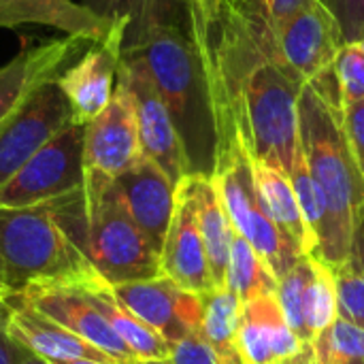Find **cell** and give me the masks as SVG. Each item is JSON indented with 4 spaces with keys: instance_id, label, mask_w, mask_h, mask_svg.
<instances>
[{
    "instance_id": "cell-19",
    "label": "cell",
    "mask_w": 364,
    "mask_h": 364,
    "mask_svg": "<svg viewBox=\"0 0 364 364\" xmlns=\"http://www.w3.org/2000/svg\"><path fill=\"white\" fill-rule=\"evenodd\" d=\"M181 183L188 190L196 211L198 230L207 252L213 284L215 288H222L226 286V269H228L230 247L235 239L232 222L224 209V203L220 198V192L211 175L190 173L181 179Z\"/></svg>"
},
{
    "instance_id": "cell-5",
    "label": "cell",
    "mask_w": 364,
    "mask_h": 364,
    "mask_svg": "<svg viewBox=\"0 0 364 364\" xmlns=\"http://www.w3.org/2000/svg\"><path fill=\"white\" fill-rule=\"evenodd\" d=\"M235 232L252 247L282 279L301 256V247L271 220L256 183L254 151L245 128L218 139L215 166L211 173Z\"/></svg>"
},
{
    "instance_id": "cell-7",
    "label": "cell",
    "mask_w": 364,
    "mask_h": 364,
    "mask_svg": "<svg viewBox=\"0 0 364 364\" xmlns=\"http://www.w3.org/2000/svg\"><path fill=\"white\" fill-rule=\"evenodd\" d=\"M117 81L132 98L143 156L156 162L177 186L186 175H190L183 145L139 53H122Z\"/></svg>"
},
{
    "instance_id": "cell-40",
    "label": "cell",
    "mask_w": 364,
    "mask_h": 364,
    "mask_svg": "<svg viewBox=\"0 0 364 364\" xmlns=\"http://www.w3.org/2000/svg\"><path fill=\"white\" fill-rule=\"evenodd\" d=\"M126 364H171L168 358H132Z\"/></svg>"
},
{
    "instance_id": "cell-22",
    "label": "cell",
    "mask_w": 364,
    "mask_h": 364,
    "mask_svg": "<svg viewBox=\"0 0 364 364\" xmlns=\"http://www.w3.org/2000/svg\"><path fill=\"white\" fill-rule=\"evenodd\" d=\"M254 168H256V183H258L260 196L264 200V207L271 220L301 247L303 254L314 256L316 241L305 224L290 175L256 158H254Z\"/></svg>"
},
{
    "instance_id": "cell-37",
    "label": "cell",
    "mask_w": 364,
    "mask_h": 364,
    "mask_svg": "<svg viewBox=\"0 0 364 364\" xmlns=\"http://www.w3.org/2000/svg\"><path fill=\"white\" fill-rule=\"evenodd\" d=\"M309 0H264L267 11L271 15L273 26L282 23L284 19H288L290 15H294L299 9H303Z\"/></svg>"
},
{
    "instance_id": "cell-20",
    "label": "cell",
    "mask_w": 364,
    "mask_h": 364,
    "mask_svg": "<svg viewBox=\"0 0 364 364\" xmlns=\"http://www.w3.org/2000/svg\"><path fill=\"white\" fill-rule=\"evenodd\" d=\"M81 4L109 23L124 28V53L136 51L160 26L179 23L186 28L179 0H83Z\"/></svg>"
},
{
    "instance_id": "cell-30",
    "label": "cell",
    "mask_w": 364,
    "mask_h": 364,
    "mask_svg": "<svg viewBox=\"0 0 364 364\" xmlns=\"http://www.w3.org/2000/svg\"><path fill=\"white\" fill-rule=\"evenodd\" d=\"M335 70L339 77L346 107L364 100V49L358 41L346 43L341 47L335 60Z\"/></svg>"
},
{
    "instance_id": "cell-43",
    "label": "cell",
    "mask_w": 364,
    "mask_h": 364,
    "mask_svg": "<svg viewBox=\"0 0 364 364\" xmlns=\"http://www.w3.org/2000/svg\"><path fill=\"white\" fill-rule=\"evenodd\" d=\"M358 43H360V45H363V49H364V36H363V38H360V41H358Z\"/></svg>"
},
{
    "instance_id": "cell-2",
    "label": "cell",
    "mask_w": 364,
    "mask_h": 364,
    "mask_svg": "<svg viewBox=\"0 0 364 364\" xmlns=\"http://www.w3.org/2000/svg\"><path fill=\"white\" fill-rule=\"evenodd\" d=\"M139 53L175 124L190 173L211 175L215 166V100L203 49L179 23L156 28Z\"/></svg>"
},
{
    "instance_id": "cell-9",
    "label": "cell",
    "mask_w": 364,
    "mask_h": 364,
    "mask_svg": "<svg viewBox=\"0 0 364 364\" xmlns=\"http://www.w3.org/2000/svg\"><path fill=\"white\" fill-rule=\"evenodd\" d=\"M275 36L284 64L303 85L333 66L346 45L341 26L324 0H309L277 23Z\"/></svg>"
},
{
    "instance_id": "cell-38",
    "label": "cell",
    "mask_w": 364,
    "mask_h": 364,
    "mask_svg": "<svg viewBox=\"0 0 364 364\" xmlns=\"http://www.w3.org/2000/svg\"><path fill=\"white\" fill-rule=\"evenodd\" d=\"M17 364H53V363H49V360H45V358L36 356L34 352H30V350L26 348V350H23V354H21V358L17 360Z\"/></svg>"
},
{
    "instance_id": "cell-15",
    "label": "cell",
    "mask_w": 364,
    "mask_h": 364,
    "mask_svg": "<svg viewBox=\"0 0 364 364\" xmlns=\"http://www.w3.org/2000/svg\"><path fill=\"white\" fill-rule=\"evenodd\" d=\"M162 275L192 294H207L215 288L194 205L183 183H177L173 220L160 252Z\"/></svg>"
},
{
    "instance_id": "cell-13",
    "label": "cell",
    "mask_w": 364,
    "mask_h": 364,
    "mask_svg": "<svg viewBox=\"0 0 364 364\" xmlns=\"http://www.w3.org/2000/svg\"><path fill=\"white\" fill-rule=\"evenodd\" d=\"M143 158L134 105L117 81L109 107L85 124V173L115 179Z\"/></svg>"
},
{
    "instance_id": "cell-34",
    "label": "cell",
    "mask_w": 364,
    "mask_h": 364,
    "mask_svg": "<svg viewBox=\"0 0 364 364\" xmlns=\"http://www.w3.org/2000/svg\"><path fill=\"white\" fill-rule=\"evenodd\" d=\"M343 128L348 134L350 149L354 154V160L364 177V100L346 107L343 113Z\"/></svg>"
},
{
    "instance_id": "cell-33",
    "label": "cell",
    "mask_w": 364,
    "mask_h": 364,
    "mask_svg": "<svg viewBox=\"0 0 364 364\" xmlns=\"http://www.w3.org/2000/svg\"><path fill=\"white\" fill-rule=\"evenodd\" d=\"M220 0H179L183 15H186V30L194 38V43H200L207 34L209 21L215 13Z\"/></svg>"
},
{
    "instance_id": "cell-11",
    "label": "cell",
    "mask_w": 364,
    "mask_h": 364,
    "mask_svg": "<svg viewBox=\"0 0 364 364\" xmlns=\"http://www.w3.org/2000/svg\"><path fill=\"white\" fill-rule=\"evenodd\" d=\"M122 53L124 30L115 28L105 41L92 43L60 73L55 83L70 105L73 122L90 124L109 107L117 87Z\"/></svg>"
},
{
    "instance_id": "cell-25",
    "label": "cell",
    "mask_w": 364,
    "mask_h": 364,
    "mask_svg": "<svg viewBox=\"0 0 364 364\" xmlns=\"http://www.w3.org/2000/svg\"><path fill=\"white\" fill-rule=\"evenodd\" d=\"M314 273H316V256L305 254L282 279H277V292H275L290 328L305 343H311L305 326V294L314 279Z\"/></svg>"
},
{
    "instance_id": "cell-4",
    "label": "cell",
    "mask_w": 364,
    "mask_h": 364,
    "mask_svg": "<svg viewBox=\"0 0 364 364\" xmlns=\"http://www.w3.org/2000/svg\"><path fill=\"white\" fill-rule=\"evenodd\" d=\"M0 260L9 292L32 284H70L100 277L58 224L51 200L0 209Z\"/></svg>"
},
{
    "instance_id": "cell-36",
    "label": "cell",
    "mask_w": 364,
    "mask_h": 364,
    "mask_svg": "<svg viewBox=\"0 0 364 364\" xmlns=\"http://www.w3.org/2000/svg\"><path fill=\"white\" fill-rule=\"evenodd\" d=\"M358 271L364 273V205L358 209L354 218V230H352V243H350V258H348Z\"/></svg>"
},
{
    "instance_id": "cell-18",
    "label": "cell",
    "mask_w": 364,
    "mask_h": 364,
    "mask_svg": "<svg viewBox=\"0 0 364 364\" xmlns=\"http://www.w3.org/2000/svg\"><path fill=\"white\" fill-rule=\"evenodd\" d=\"M4 301L9 305L6 331L9 335L34 352L36 356L53 364L70 363V360H100V363H115L92 343L83 341L75 333L66 331L58 322L49 320L34 307H30L19 294L6 292ZM117 364V363H115Z\"/></svg>"
},
{
    "instance_id": "cell-24",
    "label": "cell",
    "mask_w": 364,
    "mask_h": 364,
    "mask_svg": "<svg viewBox=\"0 0 364 364\" xmlns=\"http://www.w3.org/2000/svg\"><path fill=\"white\" fill-rule=\"evenodd\" d=\"M226 286L241 299V303L277 292V277L273 275L271 267L239 232H235L230 247Z\"/></svg>"
},
{
    "instance_id": "cell-16",
    "label": "cell",
    "mask_w": 364,
    "mask_h": 364,
    "mask_svg": "<svg viewBox=\"0 0 364 364\" xmlns=\"http://www.w3.org/2000/svg\"><path fill=\"white\" fill-rule=\"evenodd\" d=\"M237 348L245 364H286L305 354L311 343L294 335L277 294H264L243 303Z\"/></svg>"
},
{
    "instance_id": "cell-21",
    "label": "cell",
    "mask_w": 364,
    "mask_h": 364,
    "mask_svg": "<svg viewBox=\"0 0 364 364\" xmlns=\"http://www.w3.org/2000/svg\"><path fill=\"white\" fill-rule=\"evenodd\" d=\"M85 292L134 358H168L171 343L151 326L141 322L134 314H130L102 277L87 282Z\"/></svg>"
},
{
    "instance_id": "cell-10",
    "label": "cell",
    "mask_w": 364,
    "mask_h": 364,
    "mask_svg": "<svg viewBox=\"0 0 364 364\" xmlns=\"http://www.w3.org/2000/svg\"><path fill=\"white\" fill-rule=\"evenodd\" d=\"M85 284L87 282L32 284L23 290H17L15 294H19L30 307H34L49 320L58 322L66 331L92 343L96 350H100L117 364L130 363L134 356L94 307L85 292Z\"/></svg>"
},
{
    "instance_id": "cell-3",
    "label": "cell",
    "mask_w": 364,
    "mask_h": 364,
    "mask_svg": "<svg viewBox=\"0 0 364 364\" xmlns=\"http://www.w3.org/2000/svg\"><path fill=\"white\" fill-rule=\"evenodd\" d=\"M299 141L328 211L314 256L335 269L350 258L354 218L364 205V177L348 143L343 113L333 111L309 85L299 100Z\"/></svg>"
},
{
    "instance_id": "cell-39",
    "label": "cell",
    "mask_w": 364,
    "mask_h": 364,
    "mask_svg": "<svg viewBox=\"0 0 364 364\" xmlns=\"http://www.w3.org/2000/svg\"><path fill=\"white\" fill-rule=\"evenodd\" d=\"M286 364H320L316 360V354H314V348H309L305 354H301L299 358H294V360H290V363Z\"/></svg>"
},
{
    "instance_id": "cell-1",
    "label": "cell",
    "mask_w": 364,
    "mask_h": 364,
    "mask_svg": "<svg viewBox=\"0 0 364 364\" xmlns=\"http://www.w3.org/2000/svg\"><path fill=\"white\" fill-rule=\"evenodd\" d=\"M51 205L58 224L109 286L162 275L160 252L130 218L113 179L85 173L81 190Z\"/></svg>"
},
{
    "instance_id": "cell-6",
    "label": "cell",
    "mask_w": 364,
    "mask_h": 364,
    "mask_svg": "<svg viewBox=\"0 0 364 364\" xmlns=\"http://www.w3.org/2000/svg\"><path fill=\"white\" fill-rule=\"evenodd\" d=\"M83 183L85 124L70 122L0 188V209L43 205L81 190Z\"/></svg>"
},
{
    "instance_id": "cell-31",
    "label": "cell",
    "mask_w": 364,
    "mask_h": 364,
    "mask_svg": "<svg viewBox=\"0 0 364 364\" xmlns=\"http://www.w3.org/2000/svg\"><path fill=\"white\" fill-rule=\"evenodd\" d=\"M168 360L171 364H224L222 356L200 333H192L171 343Z\"/></svg>"
},
{
    "instance_id": "cell-27",
    "label": "cell",
    "mask_w": 364,
    "mask_h": 364,
    "mask_svg": "<svg viewBox=\"0 0 364 364\" xmlns=\"http://www.w3.org/2000/svg\"><path fill=\"white\" fill-rule=\"evenodd\" d=\"M320 364H364V328L337 318L311 343Z\"/></svg>"
},
{
    "instance_id": "cell-28",
    "label": "cell",
    "mask_w": 364,
    "mask_h": 364,
    "mask_svg": "<svg viewBox=\"0 0 364 364\" xmlns=\"http://www.w3.org/2000/svg\"><path fill=\"white\" fill-rule=\"evenodd\" d=\"M290 181H292V188H294V194L299 198V205H301V211H303V218H305V224L316 241V250H318V237L326 224V200H324V194L320 190V186L316 183L314 175L309 173V166L305 162V156H303V149L299 147L296 156H294V164H292V171H290Z\"/></svg>"
},
{
    "instance_id": "cell-35",
    "label": "cell",
    "mask_w": 364,
    "mask_h": 364,
    "mask_svg": "<svg viewBox=\"0 0 364 364\" xmlns=\"http://www.w3.org/2000/svg\"><path fill=\"white\" fill-rule=\"evenodd\" d=\"M6 318H9V305L2 296L0 299V364H17L26 348L9 335Z\"/></svg>"
},
{
    "instance_id": "cell-32",
    "label": "cell",
    "mask_w": 364,
    "mask_h": 364,
    "mask_svg": "<svg viewBox=\"0 0 364 364\" xmlns=\"http://www.w3.org/2000/svg\"><path fill=\"white\" fill-rule=\"evenodd\" d=\"M337 17L343 41L354 43L364 36V0H324Z\"/></svg>"
},
{
    "instance_id": "cell-42",
    "label": "cell",
    "mask_w": 364,
    "mask_h": 364,
    "mask_svg": "<svg viewBox=\"0 0 364 364\" xmlns=\"http://www.w3.org/2000/svg\"><path fill=\"white\" fill-rule=\"evenodd\" d=\"M60 364H115V363H100V360H70V363H60Z\"/></svg>"
},
{
    "instance_id": "cell-17",
    "label": "cell",
    "mask_w": 364,
    "mask_h": 364,
    "mask_svg": "<svg viewBox=\"0 0 364 364\" xmlns=\"http://www.w3.org/2000/svg\"><path fill=\"white\" fill-rule=\"evenodd\" d=\"M113 183L130 218L145 232L151 245L162 252L175 211L177 186L156 162L145 156L126 173L117 175Z\"/></svg>"
},
{
    "instance_id": "cell-41",
    "label": "cell",
    "mask_w": 364,
    "mask_h": 364,
    "mask_svg": "<svg viewBox=\"0 0 364 364\" xmlns=\"http://www.w3.org/2000/svg\"><path fill=\"white\" fill-rule=\"evenodd\" d=\"M6 279H4V267H2V260H0V299L6 294Z\"/></svg>"
},
{
    "instance_id": "cell-29",
    "label": "cell",
    "mask_w": 364,
    "mask_h": 364,
    "mask_svg": "<svg viewBox=\"0 0 364 364\" xmlns=\"http://www.w3.org/2000/svg\"><path fill=\"white\" fill-rule=\"evenodd\" d=\"M337 284L339 318L364 328V273L350 260L333 269Z\"/></svg>"
},
{
    "instance_id": "cell-23",
    "label": "cell",
    "mask_w": 364,
    "mask_h": 364,
    "mask_svg": "<svg viewBox=\"0 0 364 364\" xmlns=\"http://www.w3.org/2000/svg\"><path fill=\"white\" fill-rule=\"evenodd\" d=\"M203 322L200 335L215 348L224 364H245L237 348L239 318H241V299L228 288H213L203 294Z\"/></svg>"
},
{
    "instance_id": "cell-26",
    "label": "cell",
    "mask_w": 364,
    "mask_h": 364,
    "mask_svg": "<svg viewBox=\"0 0 364 364\" xmlns=\"http://www.w3.org/2000/svg\"><path fill=\"white\" fill-rule=\"evenodd\" d=\"M339 318V301H337V284L333 269L316 258V273L305 294V326L309 341L328 328Z\"/></svg>"
},
{
    "instance_id": "cell-8",
    "label": "cell",
    "mask_w": 364,
    "mask_h": 364,
    "mask_svg": "<svg viewBox=\"0 0 364 364\" xmlns=\"http://www.w3.org/2000/svg\"><path fill=\"white\" fill-rule=\"evenodd\" d=\"M70 122V105L55 81L45 83L6 117L0 124V188Z\"/></svg>"
},
{
    "instance_id": "cell-14",
    "label": "cell",
    "mask_w": 364,
    "mask_h": 364,
    "mask_svg": "<svg viewBox=\"0 0 364 364\" xmlns=\"http://www.w3.org/2000/svg\"><path fill=\"white\" fill-rule=\"evenodd\" d=\"M94 41L66 34L38 45L23 47L13 60L0 66V124L11 117L36 90L55 81Z\"/></svg>"
},
{
    "instance_id": "cell-12",
    "label": "cell",
    "mask_w": 364,
    "mask_h": 364,
    "mask_svg": "<svg viewBox=\"0 0 364 364\" xmlns=\"http://www.w3.org/2000/svg\"><path fill=\"white\" fill-rule=\"evenodd\" d=\"M111 290L130 314L160 333L168 343L200 333L203 299L179 288L164 275L111 286Z\"/></svg>"
}]
</instances>
